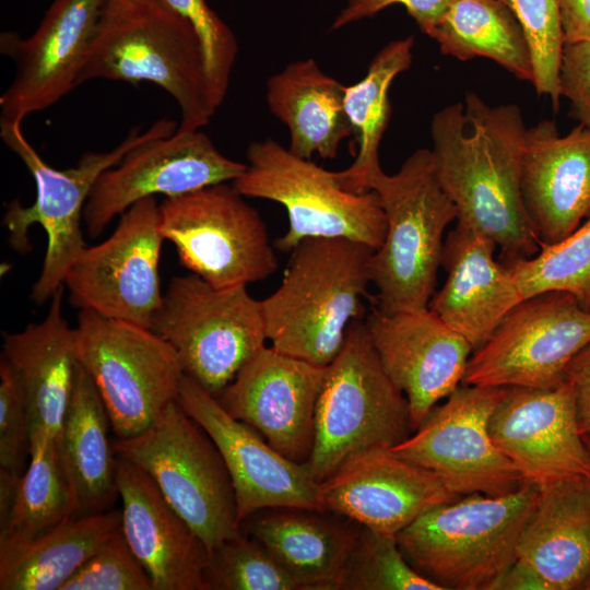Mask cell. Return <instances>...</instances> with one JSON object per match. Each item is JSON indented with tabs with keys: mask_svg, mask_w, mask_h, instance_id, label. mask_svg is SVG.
I'll list each match as a JSON object with an SVG mask.
<instances>
[{
	"mask_svg": "<svg viewBox=\"0 0 590 590\" xmlns=\"http://www.w3.org/2000/svg\"><path fill=\"white\" fill-rule=\"evenodd\" d=\"M368 190L377 193L387 219L385 240L369 262L378 309H426L441 266L444 232L458 216L437 179L430 150L414 151L393 175L379 169Z\"/></svg>",
	"mask_w": 590,
	"mask_h": 590,
	"instance_id": "5b68a950",
	"label": "cell"
},
{
	"mask_svg": "<svg viewBox=\"0 0 590 590\" xmlns=\"http://www.w3.org/2000/svg\"><path fill=\"white\" fill-rule=\"evenodd\" d=\"M106 0H55L36 31L3 32L0 51L15 66L0 96V121L23 122L79 85Z\"/></svg>",
	"mask_w": 590,
	"mask_h": 590,
	"instance_id": "e0dca14e",
	"label": "cell"
},
{
	"mask_svg": "<svg viewBox=\"0 0 590 590\" xmlns=\"http://www.w3.org/2000/svg\"><path fill=\"white\" fill-rule=\"evenodd\" d=\"M506 390L459 386L391 451L433 472L460 496H500L517 491L526 481L496 447L488 429L491 415Z\"/></svg>",
	"mask_w": 590,
	"mask_h": 590,
	"instance_id": "5bb4252c",
	"label": "cell"
},
{
	"mask_svg": "<svg viewBox=\"0 0 590 590\" xmlns=\"http://www.w3.org/2000/svg\"><path fill=\"white\" fill-rule=\"evenodd\" d=\"M113 444L117 456L152 477L210 553L240 532L235 489L221 452L177 401L142 433Z\"/></svg>",
	"mask_w": 590,
	"mask_h": 590,
	"instance_id": "9c48e42d",
	"label": "cell"
},
{
	"mask_svg": "<svg viewBox=\"0 0 590 590\" xmlns=\"http://www.w3.org/2000/svg\"><path fill=\"white\" fill-rule=\"evenodd\" d=\"M74 498L56 439L32 436L30 463L20 479L0 541L33 540L74 516Z\"/></svg>",
	"mask_w": 590,
	"mask_h": 590,
	"instance_id": "836d02e7",
	"label": "cell"
},
{
	"mask_svg": "<svg viewBox=\"0 0 590 590\" xmlns=\"http://www.w3.org/2000/svg\"><path fill=\"white\" fill-rule=\"evenodd\" d=\"M521 192L539 244H555L590 217V129L560 134L547 119L527 128Z\"/></svg>",
	"mask_w": 590,
	"mask_h": 590,
	"instance_id": "cb8c5ba5",
	"label": "cell"
},
{
	"mask_svg": "<svg viewBox=\"0 0 590 590\" xmlns=\"http://www.w3.org/2000/svg\"><path fill=\"white\" fill-rule=\"evenodd\" d=\"M579 590H590V573L585 579V581L582 582V585L580 586Z\"/></svg>",
	"mask_w": 590,
	"mask_h": 590,
	"instance_id": "7dc6e473",
	"label": "cell"
},
{
	"mask_svg": "<svg viewBox=\"0 0 590 590\" xmlns=\"http://www.w3.org/2000/svg\"><path fill=\"white\" fill-rule=\"evenodd\" d=\"M429 37L442 55L461 61L487 58L517 79L533 82L526 34L512 12L498 0H453Z\"/></svg>",
	"mask_w": 590,
	"mask_h": 590,
	"instance_id": "d6a6232c",
	"label": "cell"
},
{
	"mask_svg": "<svg viewBox=\"0 0 590 590\" xmlns=\"http://www.w3.org/2000/svg\"><path fill=\"white\" fill-rule=\"evenodd\" d=\"M326 371L327 366L264 346L216 399L281 455L305 463L312 450L315 412Z\"/></svg>",
	"mask_w": 590,
	"mask_h": 590,
	"instance_id": "ffe728a7",
	"label": "cell"
},
{
	"mask_svg": "<svg viewBox=\"0 0 590 590\" xmlns=\"http://www.w3.org/2000/svg\"><path fill=\"white\" fill-rule=\"evenodd\" d=\"M413 46L412 36L391 40L374 56L365 76L345 86L344 106L357 150L354 162L334 175L346 190L369 191L370 178L381 169L379 145L391 116L389 90L411 67Z\"/></svg>",
	"mask_w": 590,
	"mask_h": 590,
	"instance_id": "1f68e13d",
	"label": "cell"
},
{
	"mask_svg": "<svg viewBox=\"0 0 590 590\" xmlns=\"http://www.w3.org/2000/svg\"><path fill=\"white\" fill-rule=\"evenodd\" d=\"M590 344V311L565 292L523 298L472 352L461 385L552 389Z\"/></svg>",
	"mask_w": 590,
	"mask_h": 590,
	"instance_id": "4fadbf2b",
	"label": "cell"
},
{
	"mask_svg": "<svg viewBox=\"0 0 590 590\" xmlns=\"http://www.w3.org/2000/svg\"><path fill=\"white\" fill-rule=\"evenodd\" d=\"M247 164L221 153L200 130L158 135L132 148L96 180L83 211L90 236L97 237L118 215L149 197L175 198L233 182Z\"/></svg>",
	"mask_w": 590,
	"mask_h": 590,
	"instance_id": "2e32d148",
	"label": "cell"
},
{
	"mask_svg": "<svg viewBox=\"0 0 590 590\" xmlns=\"http://www.w3.org/2000/svg\"><path fill=\"white\" fill-rule=\"evenodd\" d=\"M63 290L56 291L42 321L3 333L1 357L24 394L31 437L58 439L75 381V332L62 316Z\"/></svg>",
	"mask_w": 590,
	"mask_h": 590,
	"instance_id": "484cf974",
	"label": "cell"
},
{
	"mask_svg": "<svg viewBox=\"0 0 590 590\" xmlns=\"http://www.w3.org/2000/svg\"><path fill=\"white\" fill-rule=\"evenodd\" d=\"M496 247L482 233L457 222L444 241L441 267L447 280L428 304L473 351L523 299L508 267L495 260Z\"/></svg>",
	"mask_w": 590,
	"mask_h": 590,
	"instance_id": "d4e9b609",
	"label": "cell"
},
{
	"mask_svg": "<svg viewBox=\"0 0 590 590\" xmlns=\"http://www.w3.org/2000/svg\"><path fill=\"white\" fill-rule=\"evenodd\" d=\"M345 85L312 58L293 61L267 81L270 111L290 131L288 150L303 158H334L352 135L344 106Z\"/></svg>",
	"mask_w": 590,
	"mask_h": 590,
	"instance_id": "f546056e",
	"label": "cell"
},
{
	"mask_svg": "<svg viewBox=\"0 0 590 590\" xmlns=\"http://www.w3.org/2000/svg\"><path fill=\"white\" fill-rule=\"evenodd\" d=\"M566 380L574 389L579 432L590 436V344L571 361Z\"/></svg>",
	"mask_w": 590,
	"mask_h": 590,
	"instance_id": "ee69618b",
	"label": "cell"
},
{
	"mask_svg": "<svg viewBox=\"0 0 590 590\" xmlns=\"http://www.w3.org/2000/svg\"><path fill=\"white\" fill-rule=\"evenodd\" d=\"M110 418L88 373L79 363L69 405L58 435L61 463L73 498L74 516L113 509L119 497L117 455Z\"/></svg>",
	"mask_w": 590,
	"mask_h": 590,
	"instance_id": "f1b7e54d",
	"label": "cell"
},
{
	"mask_svg": "<svg viewBox=\"0 0 590 590\" xmlns=\"http://www.w3.org/2000/svg\"><path fill=\"white\" fill-rule=\"evenodd\" d=\"M31 428L22 389L8 363L0 359V471L15 477L25 472Z\"/></svg>",
	"mask_w": 590,
	"mask_h": 590,
	"instance_id": "60d3db41",
	"label": "cell"
},
{
	"mask_svg": "<svg viewBox=\"0 0 590 590\" xmlns=\"http://www.w3.org/2000/svg\"><path fill=\"white\" fill-rule=\"evenodd\" d=\"M493 590H548V588L530 565L517 558L495 582Z\"/></svg>",
	"mask_w": 590,
	"mask_h": 590,
	"instance_id": "bcb514c9",
	"label": "cell"
},
{
	"mask_svg": "<svg viewBox=\"0 0 590 590\" xmlns=\"http://www.w3.org/2000/svg\"><path fill=\"white\" fill-rule=\"evenodd\" d=\"M121 529V509L70 517L27 541H0V590H61Z\"/></svg>",
	"mask_w": 590,
	"mask_h": 590,
	"instance_id": "4dcf8cb0",
	"label": "cell"
},
{
	"mask_svg": "<svg viewBox=\"0 0 590 590\" xmlns=\"http://www.w3.org/2000/svg\"><path fill=\"white\" fill-rule=\"evenodd\" d=\"M206 590H302L266 546L240 530L210 553Z\"/></svg>",
	"mask_w": 590,
	"mask_h": 590,
	"instance_id": "d590c367",
	"label": "cell"
},
{
	"mask_svg": "<svg viewBox=\"0 0 590 590\" xmlns=\"http://www.w3.org/2000/svg\"><path fill=\"white\" fill-rule=\"evenodd\" d=\"M74 332L79 363L104 401L116 438L142 433L177 401L185 371L158 334L88 309H81Z\"/></svg>",
	"mask_w": 590,
	"mask_h": 590,
	"instance_id": "8fae6325",
	"label": "cell"
},
{
	"mask_svg": "<svg viewBox=\"0 0 590 590\" xmlns=\"http://www.w3.org/2000/svg\"><path fill=\"white\" fill-rule=\"evenodd\" d=\"M565 45L590 42V0H556Z\"/></svg>",
	"mask_w": 590,
	"mask_h": 590,
	"instance_id": "f6af8a7d",
	"label": "cell"
},
{
	"mask_svg": "<svg viewBox=\"0 0 590 590\" xmlns=\"http://www.w3.org/2000/svg\"><path fill=\"white\" fill-rule=\"evenodd\" d=\"M516 16L529 43L533 82L540 95L559 105V70L565 47L564 33L556 0H498Z\"/></svg>",
	"mask_w": 590,
	"mask_h": 590,
	"instance_id": "74e56055",
	"label": "cell"
},
{
	"mask_svg": "<svg viewBox=\"0 0 590 590\" xmlns=\"http://www.w3.org/2000/svg\"><path fill=\"white\" fill-rule=\"evenodd\" d=\"M163 240L155 197L132 204L107 239L84 247L69 267L63 285L71 304L151 330L163 297L158 276Z\"/></svg>",
	"mask_w": 590,
	"mask_h": 590,
	"instance_id": "9a60e30c",
	"label": "cell"
},
{
	"mask_svg": "<svg viewBox=\"0 0 590 590\" xmlns=\"http://www.w3.org/2000/svg\"><path fill=\"white\" fill-rule=\"evenodd\" d=\"M587 310H589V311H590V304H589V306H588Z\"/></svg>",
	"mask_w": 590,
	"mask_h": 590,
	"instance_id": "681fc988",
	"label": "cell"
},
{
	"mask_svg": "<svg viewBox=\"0 0 590 590\" xmlns=\"http://www.w3.org/2000/svg\"><path fill=\"white\" fill-rule=\"evenodd\" d=\"M540 494L526 482L500 496H461L425 511L396 540L410 565L442 590H493L518 558L520 534Z\"/></svg>",
	"mask_w": 590,
	"mask_h": 590,
	"instance_id": "277c9868",
	"label": "cell"
},
{
	"mask_svg": "<svg viewBox=\"0 0 590 590\" xmlns=\"http://www.w3.org/2000/svg\"><path fill=\"white\" fill-rule=\"evenodd\" d=\"M526 130L518 105L492 106L474 92L464 104L439 109L430 123L434 170L458 223L492 239L502 262L540 249L521 192Z\"/></svg>",
	"mask_w": 590,
	"mask_h": 590,
	"instance_id": "6da1fadb",
	"label": "cell"
},
{
	"mask_svg": "<svg viewBox=\"0 0 590 590\" xmlns=\"http://www.w3.org/2000/svg\"><path fill=\"white\" fill-rule=\"evenodd\" d=\"M340 590L442 589L410 565L396 536L361 526L342 576Z\"/></svg>",
	"mask_w": 590,
	"mask_h": 590,
	"instance_id": "8d00e7d4",
	"label": "cell"
},
{
	"mask_svg": "<svg viewBox=\"0 0 590 590\" xmlns=\"http://www.w3.org/2000/svg\"><path fill=\"white\" fill-rule=\"evenodd\" d=\"M121 531L155 590H206L210 551L140 467L117 456Z\"/></svg>",
	"mask_w": 590,
	"mask_h": 590,
	"instance_id": "603a6c76",
	"label": "cell"
},
{
	"mask_svg": "<svg viewBox=\"0 0 590 590\" xmlns=\"http://www.w3.org/2000/svg\"><path fill=\"white\" fill-rule=\"evenodd\" d=\"M548 590H579L590 573V479L541 488L517 546Z\"/></svg>",
	"mask_w": 590,
	"mask_h": 590,
	"instance_id": "83f0119b",
	"label": "cell"
},
{
	"mask_svg": "<svg viewBox=\"0 0 590 590\" xmlns=\"http://www.w3.org/2000/svg\"><path fill=\"white\" fill-rule=\"evenodd\" d=\"M452 2L453 0H346L333 19L331 30L338 31L399 4L406 10L420 30L429 36Z\"/></svg>",
	"mask_w": 590,
	"mask_h": 590,
	"instance_id": "b9f144b4",
	"label": "cell"
},
{
	"mask_svg": "<svg viewBox=\"0 0 590 590\" xmlns=\"http://www.w3.org/2000/svg\"><path fill=\"white\" fill-rule=\"evenodd\" d=\"M460 497L436 474L384 446L353 453L319 485L326 511L390 536L433 507Z\"/></svg>",
	"mask_w": 590,
	"mask_h": 590,
	"instance_id": "44dd1931",
	"label": "cell"
},
{
	"mask_svg": "<svg viewBox=\"0 0 590 590\" xmlns=\"http://www.w3.org/2000/svg\"><path fill=\"white\" fill-rule=\"evenodd\" d=\"M247 167L232 184L245 197L282 204L287 232L275 241L283 252L307 238H346L378 249L387 219L375 191L344 189L334 172L293 154L267 138L249 143Z\"/></svg>",
	"mask_w": 590,
	"mask_h": 590,
	"instance_id": "ba28073f",
	"label": "cell"
},
{
	"mask_svg": "<svg viewBox=\"0 0 590 590\" xmlns=\"http://www.w3.org/2000/svg\"><path fill=\"white\" fill-rule=\"evenodd\" d=\"M559 92L569 101L571 116L590 129V42L565 45Z\"/></svg>",
	"mask_w": 590,
	"mask_h": 590,
	"instance_id": "7bdbcfd3",
	"label": "cell"
},
{
	"mask_svg": "<svg viewBox=\"0 0 590 590\" xmlns=\"http://www.w3.org/2000/svg\"><path fill=\"white\" fill-rule=\"evenodd\" d=\"M177 402L221 452L235 489L239 524L250 515L269 508L326 511L319 499L320 483L306 462L297 463L281 455L187 375Z\"/></svg>",
	"mask_w": 590,
	"mask_h": 590,
	"instance_id": "ac0fdd59",
	"label": "cell"
},
{
	"mask_svg": "<svg viewBox=\"0 0 590 590\" xmlns=\"http://www.w3.org/2000/svg\"><path fill=\"white\" fill-rule=\"evenodd\" d=\"M197 33L205 61L211 99L217 109L227 94L238 44L231 27L208 4L206 0H164Z\"/></svg>",
	"mask_w": 590,
	"mask_h": 590,
	"instance_id": "f35d334b",
	"label": "cell"
},
{
	"mask_svg": "<svg viewBox=\"0 0 590 590\" xmlns=\"http://www.w3.org/2000/svg\"><path fill=\"white\" fill-rule=\"evenodd\" d=\"M413 433L409 402L385 371L366 322L355 319L327 366L315 412V436L306 462L317 482L353 453L393 447Z\"/></svg>",
	"mask_w": 590,
	"mask_h": 590,
	"instance_id": "52a82bcc",
	"label": "cell"
},
{
	"mask_svg": "<svg viewBox=\"0 0 590 590\" xmlns=\"http://www.w3.org/2000/svg\"><path fill=\"white\" fill-rule=\"evenodd\" d=\"M95 79L158 85L180 109L179 132L200 130L217 110L200 39L164 0H106L79 85Z\"/></svg>",
	"mask_w": 590,
	"mask_h": 590,
	"instance_id": "7a4b0ae2",
	"label": "cell"
},
{
	"mask_svg": "<svg viewBox=\"0 0 590 590\" xmlns=\"http://www.w3.org/2000/svg\"><path fill=\"white\" fill-rule=\"evenodd\" d=\"M506 264L523 298L544 292H565L587 309L590 304V217L555 244Z\"/></svg>",
	"mask_w": 590,
	"mask_h": 590,
	"instance_id": "e575fe53",
	"label": "cell"
},
{
	"mask_svg": "<svg viewBox=\"0 0 590 590\" xmlns=\"http://www.w3.org/2000/svg\"><path fill=\"white\" fill-rule=\"evenodd\" d=\"M365 322L385 371L409 402L414 432L462 384L473 349L429 308L398 312L376 308Z\"/></svg>",
	"mask_w": 590,
	"mask_h": 590,
	"instance_id": "7402d4cb",
	"label": "cell"
},
{
	"mask_svg": "<svg viewBox=\"0 0 590 590\" xmlns=\"http://www.w3.org/2000/svg\"><path fill=\"white\" fill-rule=\"evenodd\" d=\"M583 441L590 452V436L589 435H582Z\"/></svg>",
	"mask_w": 590,
	"mask_h": 590,
	"instance_id": "c3c4849f",
	"label": "cell"
},
{
	"mask_svg": "<svg viewBox=\"0 0 590 590\" xmlns=\"http://www.w3.org/2000/svg\"><path fill=\"white\" fill-rule=\"evenodd\" d=\"M327 515L303 508H269L250 515L239 528L261 542L302 590H340L361 524Z\"/></svg>",
	"mask_w": 590,
	"mask_h": 590,
	"instance_id": "4316f807",
	"label": "cell"
},
{
	"mask_svg": "<svg viewBox=\"0 0 590 590\" xmlns=\"http://www.w3.org/2000/svg\"><path fill=\"white\" fill-rule=\"evenodd\" d=\"M488 429L526 482L540 488L590 479V452L579 432L569 381L552 389L507 387Z\"/></svg>",
	"mask_w": 590,
	"mask_h": 590,
	"instance_id": "d6986e66",
	"label": "cell"
},
{
	"mask_svg": "<svg viewBox=\"0 0 590 590\" xmlns=\"http://www.w3.org/2000/svg\"><path fill=\"white\" fill-rule=\"evenodd\" d=\"M61 590L155 589L120 529L73 574Z\"/></svg>",
	"mask_w": 590,
	"mask_h": 590,
	"instance_id": "ab89813d",
	"label": "cell"
},
{
	"mask_svg": "<svg viewBox=\"0 0 590 590\" xmlns=\"http://www.w3.org/2000/svg\"><path fill=\"white\" fill-rule=\"evenodd\" d=\"M178 126L162 118L141 132L133 128L127 138L106 152H85L76 165L57 169L47 164L22 130V122L0 121L3 143L17 155L34 178L36 198L31 205L14 200L3 215V226L9 231V241L19 252L31 249L28 229L39 224L47 235V249L38 279L31 292L36 305L50 300L63 285L64 275L85 247L82 221L88 196L98 177L117 165L135 145L158 137L173 134Z\"/></svg>",
	"mask_w": 590,
	"mask_h": 590,
	"instance_id": "8992f818",
	"label": "cell"
},
{
	"mask_svg": "<svg viewBox=\"0 0 590 590\" xmlns=\"http://www.w3.org/2000/svg\"><path fill=\"white\" fill-rule=\"evenodd\" d=\"M160 231L181 266L216 288L262 281L279 268L266 223L232 182L166 198Z\"/></svg>",
	"mask_w": 590,
	"mask_h": 590,
	"instance_id": "7c38bea8",
	"label": "cell"
},
{
	"mask_svg": "<svg viewBox=\"0 0 590 590\" xmlns=\"http://www.w3.org/2000/svg\"><path fill=\"white\" fill-rule=\"evenodd\" d=\"M151 330L175 349L185 375L214 398L268 340L261 300L247 285L216 288L192 273L170 280Z\"/></svg>",
	"mask_w": 590,
	"mask_h": 590,
	"instance_id": "30bf717a",
	"label": "cell"
},
{
	"mask_svg": "<svg viewBox=\"0 0 590 590\" xmlns=\"http://www.w3.org/2000/svg\"><path fill=\"white\" fill-rule=\"evenodd\" d=\"M374 251L346 238H307L296 245L280 286L261 300L271 346L328 366L351 322L361 319Z\"/></svg>",
	"mask_w": 590,
	"mask_h": 590,
	"instance_id": "3957f363",
	"label": "cell"
}]
</instances>
